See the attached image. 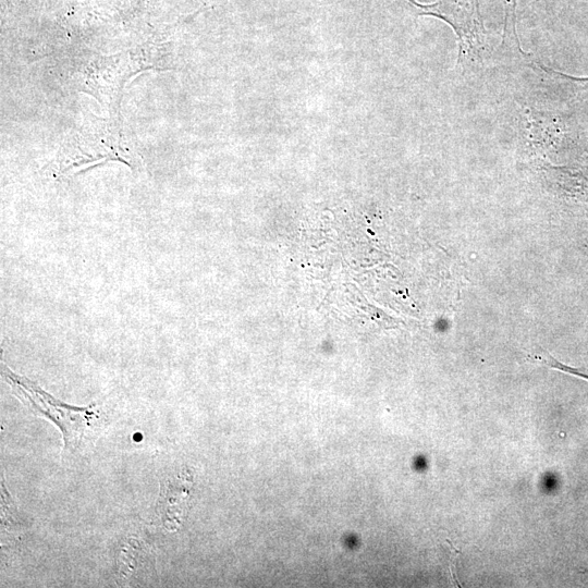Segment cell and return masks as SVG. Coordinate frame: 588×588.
<instances>
[{
	"label": "cell",
	"mask_w": 588,
	"mask_h": 588,
	"mask_svg": "<svg viewBox=\"0 0 588 588\" xmlns=\"http://www.w3.org/2000/svg\"><path fill=\"white\" fill-rule=\"evenodd\" d=\"M3 378L12 392L32 413L53 422L63 438L62 455H74L91 442L106 416L94 405L76 407L65 404L25 377L17 376L2 364Z\"/></svg>",
	"instance_id": "6da1fadb"
},
{
	"label": "cell",
	"mask_w": 588,
	"mask_h": 588,
	"mask_svg": "<svg viewBox=\"0 0 588 588\" xmlns=\"http://www.w3.org/2000/svg\"><path fill=\"white\" fill-rule=\"evenodd\" d=\"M406 1L418 16L437 17L452 27L458 39V64L481 60L487 42L479 0Z\"/></svg>",
	"instance_id": "7a4b0ae2"
},
{
	"label": "cell",
	"mask_w": 588,
	"mask_h": 588,
	"mask_svg": "<svg viewBox=\"0 0 588 588\" xmlns=\"http://www.w3.org/2000/svg\"><path fill=\"white\" fill-rule=\"evenodd\" d=\"M185 498L186 491L184 488L177 487V483L172 482V480H167V485L163 487L162 493H160L158 512L160 519L168 528H172V524L180 522Z\"/></svg>",
	"instance_id": "3957f363"
},
{
	"label": "cell",
	"mask_w": 588,
	"mask_h": 588,
	"mask_svg": "<svg viewBox=\"0 0 588 588\" xmlns=\"http://www.w3.org/2000/svg\"><path fill=\"white\" fill-rule=\"evenodd\" d=\"M504 11V24L501 48L524 56L516 32V5L517 0H502Z\"/></svg>",
	"instance_id": "277c9868"
},
{
	"label": "cell",
	"mask_w": 588,
	"mask_h": 588,
	"mask_svg": "<svg viewBox=\"0 0 588 588\" xmlns=\"http://www.w3.org/2000/svg\"><path fill=\"white\" fill-rule=\"evenodd\" d=\"M1 522L2 532L4 530L9 532V529H13L21 524L16 506L7 490L3 479L1 480Z\"/></svg>",
	"instance_id": "5b68a950"
},
{
	"label": "cell",
	"mask_w": 588,
	"mask_h": 588,
	"mask_svg": "<svg viewBox=\"0 0 588 588\" xmlns=\"http://www.w3.org/2000/svg\"><path fill=\"white\" fill-rule=\"evenodd\" d=\"M538 359H540V362L543 365L548 366L549 368H552L561 372L588 381V369L586 368H577V367L566 365L564 363H561L560 360H558L550 354H546L544 356H539Z\"/></svg>",
	"instance_id": "8992f818"
},
{
	"label": "cell",
	"mask_w": 588,
	"mask_h": 588,
	"mask_svg": "<svg viewBox=\"0 0 588 588\" xmlns=\"http://www.w3.org/2000/svg\"><path fill=\"white\" fill-rule=\"evenodd\" d=\"M448 542L450 543V547H451V551L453 552V555H452V561H451V566H450V569H451V574L453 576V580L455 584H458V581L456 580V573H455V560H456V556L461 554V551L457 550L456 548H454L453 544H451V542L448 540Z\"/></svg>",
	"instance_id": "52a82bcc"
},
{
	"label": "cell",
	"mask_w": 588,
	"mask_h": 588,
	"mask_svg": "<svg viewBox=\"0 0 588 588\" xmlns=\"http://www.w3.org/2000/svg\"><path fill=\"white\" fill-rule=\"evenodd\" d=\"M568 77H569L572 81H574V82H576V83H578V84H583V85H585V86H588V77L578 78V77H572V76H569V75H568Z\"/></svg>",
	"instance_id": "ba28073f"
}]
</instances>
